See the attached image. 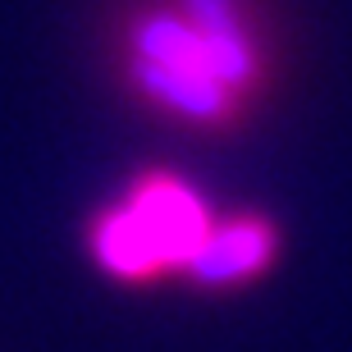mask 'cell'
Here are the masks:
<instances>
[{
	"instance_id": "1",
	"label": "cell",
	"mask_w": 352,
	"mask_h": 352,
	"mask_svg": "<svg viewBox=\"0 0 352 352\" xmlns=\"http://www.w3.org/2000/svg\"><path fill=\"white\" fill-rule=\"evenodd\" d=\"M115 74L146 115L229 138L274 82V46L252 0H133L115 28Z\"/></svg>"
},
{
	"instance_id": "2",
	"label": "cell",
	"mask_w": 352,
	"mask_h": 352,
	"mask_svg": "<svg viewBox=\"0 0 352 352\" xmlns=\"http://www.w3.org/2000/svg\"><path fill=\"white\" fill-rule=\"evenodd\" d=\"M220 206L179 170H142L87 224V256L110 284L156 288L188 279Z\"/></svg>"
},
{
	"instance_id": "3",
	"label": "cell",
	"mask_w": 352,
	"mask_h": 352,
	"mask_svg": "<svg viewBox=\"0 0 352 352\" xmlns=\"http://www.w3.org/2000/svg\"><path fill=\"white\" fill-rule=\"evenodd\" d=\"M279 256V224L261 210H220L206 248L197 252L183 284L197 293H229L256 284Z\"/></svg>"
}]
</instances>
